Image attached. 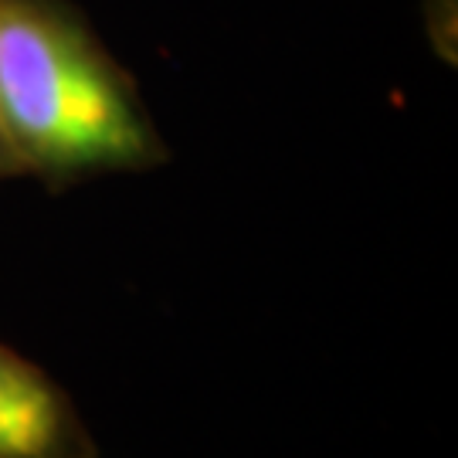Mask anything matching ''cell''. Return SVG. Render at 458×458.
Instances as JSON below:
<instances>
[{
    "label": "cell",
    "instance_id": "1",
    "mask_svg": "<svg viewBox=\"0 0 458 458\" xmlns=\"http://www.w3.org/2000/svg\"><path fill=\"white\" fill-rule=\"evenodd\" d=\"M0 119L24 177L55 194L170 160L130 68L72 0H0Z\"/></svg>",
    "mask_w": 458,
    "mask_h": 458
},
{
    "label": "cell",
    "instance_id": "2",
    "mask_svg": "<svg viewBox=\"0 0 458 458\" xmlns=\"http://www.w3.org/2000/svg\"><path fill=\"white\" fill-rule=\"evenodd\" d=\"M96 455V438L65 387L0 340V458Z\"/></svg>",
    "mask_w": 458,
    "mask_h": 458
},
{
    "label": "cell",
    "instance_id": "3",
    "mask_svg": "<svg viewBox=\"0 0 458 458\" xmlns=\"http://www.w3.org/2000/svg\"><path fill=\"white\" fill-rule=\"evenodd\" d=\"M14 177H24L21 170V160H17V149L7 136V126L0 119V181H14Z\"/></svg>",
    "mask_w": 458,
    "mask_h": 458
}]
</instances>
